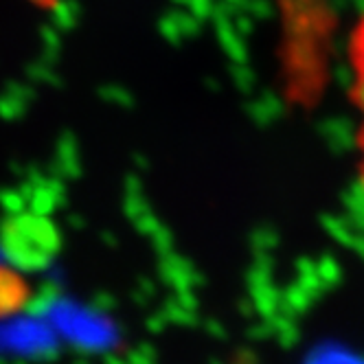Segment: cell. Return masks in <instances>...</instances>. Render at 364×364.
<instances>
[{
    "label": "cell",
    "instance_id": "cell-1",
    "mask_svg": "<svg viewBox=\"0 0 364 364\" xmlns=\"http://www.w3.org/2000/svg\"><path fill=\"white\" fill-rule=\"evenodd\" d=\"M349 70H351V99L358 112V145L362 151V171H364V16L355 24L349 40Z\"/></svg>",
    "mask_w": 364,
    "mask_h": 364
},
{
    "label": "cell",
    "instance_id": "cell-2",
    "mask_svg": "<svg viewBox=\"0 0 364 364\" xmlns=\"http://www.w3.org/2000/svg\"><path fill=\"white\" fill-rule=\"evenodd\" d=\"M281 11L288 16V27H305L316 33L325 27V0H279Z\"/></svg>",
    "mask_w": 364,
    "mask_h": 364
}]
</instances>
